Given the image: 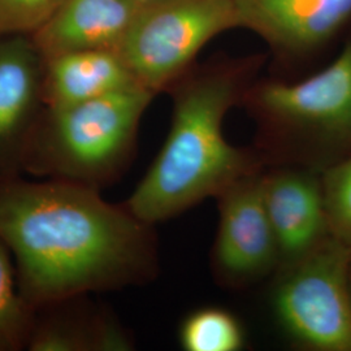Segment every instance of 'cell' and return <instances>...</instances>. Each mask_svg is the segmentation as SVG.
<instances>
[{
    "label": "cell",
    "instance_id": "cell-10",
    "mask_svg": "<svg viewBox=\"0 0 351 351\" xmlns=\"http://www.w3.org/2000/svg\"><path fill=\"white\" fill-rule=\"evenodd\" d=\"M132 336L90 294L49 302L33 310L27 351L133 350Z\"/></svg>",
    "mask_w": 351,
    "mask_h": 351
},
{
    "label": "cell",
    "instance_id": "cell-9",
    "mask_svg": "<svg viewBox=\"0 0 351 351\" xmlns=\"http://www.w3.org/2000/svg\"><path fill=\"white\" fill-rule=\"evenodd\" d=\"M36 52L20 43L0 46V182L24 175L26 150L40 119L43 60Z\"/></svg>",
    "mask_w": 351,
    "mask_h": 351
},
{
    "label": "cell",
    "instance_id": "cell-15",
    "mask_svg": "<svg viewBox=\"0 0 351 351\" xmlns=\"http://www.w3.org/2000/svg\"><path fill=\"white\" fill-rule=\"evenodd\" d=\"M32 315L19 288L12 254L0 239V351L26 350Z\"/></svg>",
    "mask_w": 351,
    "mask_h": 351
},
{
    "label": "cell",
    "instance_id": "cell-11",
    "mask_svg": "<svg viewBox=\"0 0 351 351\" xmlns=\"http://www.w3.org/2000/svg\"><path fill=\"white\" fill-rule=\"evenodd\" d=\"M239 25L278 49L310 50L351 16V0H234Z\"/></svg>",
    "mask_w": 351,
    "mask_h": 351
},
{
    "label": "cell",
    "instance_id": "cell-1",
    "mask_svg": "<svg viewBox=\"0 0 351 351\" xmlns=\"http://www.w3.org/2000/svg\"><path fill=\"white\" fill-rule=\"evenodd\" d=\"M0 239L32 310L73 295L147 285L159 275L155 226L101 190L21 177L0 182Z\"/></svg>",
    "mask_w": 351,
    "mask_h": 351
},
{
    "label": "cell",
    "instance_id": "cell-4",
    "mask_svg": "<svg viewBox=\"0 0 351 351\" xmlns=\"http://www.w3.org/2000/svg\"><path fill=\"white\" fill-rule=\"evenodd\" d=\"M250 101L261 120L254 149L265 165L324 172L351 154V43L319 73L264 84Z\"/></svg>",
    "mask_w": 351,
    "mask_h": 351
},
{
    "label": "cell",
    "instance_id": "cell-19",
    "mask_svg": "<svg viewBox=\"0 0 351 351\" xmlns=\"http://www.w3.org/2000/svg\"><path fill=\"white\" fill-rule=\"evenodd\" d=\"M136 1H138V3H149V1H152V0H136Z\"/></svg>",
    "mask_w": 351,
    "mask_h": 351
},
{
    "label": "cell",
    "instance_id": "cell-5",
    "mask_svg": "<svg viewBox=\"0 0 351 351\" xmlns=\"http://www.w3.org/2000/svg\"><path fill=\"white\" fill-rule=\"evenodd\" d=\"M351 247L335 239L275 275L277 322L304 350L351 351Z\"/></svg>",
    "mask_w": 351,
    "mask_h": 351
},
{
    "label": "cell",
    "instance_id": "cell-6",
    "mask_svg": "<svg viewBox=\"0 0 351 351\" xmlns=\"http://www.w3.org/2000/svg\"><path fill=\"white\" fill-rule=\"evenodd\" d=\"M234 26V0H152L141 5L116 52L139 85L156 94L175 85L206 43Z\"/></svg>",
    "mask_w": 351,
    "mask_h": 351
},
{
    "label": "cell",
    "instance_id": "cell-8",
    "mask_svg": "<svg viewBox=\"0 0 351 351\" xmlns=\"http://www.w3.org/2000/svg\"><path fill=\"white\" fill-rule=\"evenodd\" d=\"M262 191L278 250L277 272L332 237L322 172L297 165H267Z\"/></svg>",
    "mask_w": 351,
    "mask_h": 351
},
{
    "label": "cell",
    "instance_id": "cell-14",
    "mask_svg": "<svg viewBox=\"0 0 351 351\" xmlns=\"http://www.w3.org/2000/svg\"><path fill=\"white\" fill-rule=\"evenodd\" d=\"M178 342L186 351H239L245 346V330L229 311L203 307L184 319Z\"/></svg>",
    "mask_w": 351,
    "mask_h": 351
},
{
    "label": "cell",
    "instance_id": "cell-12",
    "mask_svg": "<svg viewBox=\"0 0 351 351\" xmlns=\"http://www.w3.org/2000/svg\"><path fill=\"white\" fill-rule=\"evenodd\" d=\"M141 5L136 0H65L36 32V50L42 60L75 51H116Z\"/></svg>",
    "mask_w": 351,
    "mask_h": 351
},
{
    "label": "cell",
    "instance_id": "cell-17",
    "mask_svg": "<svg viewBox=\"0 0 351 351\" xmlns=\"http://www.w3.org/2000/svg\"><path fill=\"white\" fill-rule=\"evenodd\" d=\"M65 0H0V36L37 32Z\"/></svg>",
    "mask_w": 351,
    "mask_h": 351
},
{
    "label": "cell",
    "instance_id": "cell-3",
    "mask_svg": "<svg viewBox=\"0 0 351 351\" xmlns=\"http://www.w3.org/2000/svg\"><path fill=\"white\" fill-rule=\"evenodd\" d=\"M155 93L136 84L60 110L46 108L30 138L24 175L107 188L134 160L141 119Z\"/></svg>",
    "mask_w": 351,
    "mask_h": 351
},
{
    "label": "cell",
    "instance_id": "cell-16",
    "mask_svg": "<svg viewBox=\"0 0 351 351\" xmlns=\"http://www.w3.org/2000/svg\"><path fill=\"white\" fill-rule=\"evenodd\" d=\"M330 233L351 247V154L322 172Z\"/></svg>",
    "mask_w": 351,
    "mask_h": 351
},
{
    "label": "cell",
    "instance_id": "cell-2",
    "mask_svg": "<svg viewBox=\"0 0 351 351\" xmlns=\"http://www.w3.org/2000/svg\"><path fill=\"white\" fill-rule=\"evenodd\" d=\"M241 90L239 75L226 69L191 77L177 88L168 136L124 202L130 213L156 226L267 167L254 147L233 146L224 136V119Z\"/></svg>",
    "mask_w": 351,
    "mask_h": 351
},
{
    "label": "cell",
    "instance_id": "cell-13",
    "mask_svg": "<svg viewBox=\"0 0 351 351\" xmlns=\"http://www.w3.org/2000/svg\"><path fill=\"white\" fill-rule=\"evenodd\" d=\"M138 84L112 50L75 51L43 60L42 98L60 110Z\"/></svg>",
    "mask_w": 351,
    "mask_h": 351
},
{
    "label": "cell",
    "instance_id": "cell-7",
    "mask_svg": "<svg viewBox=\"0 0 351 351\" xmlns=\"http://www.w3.org/2000/svg\"><path fill=\"white\" fill-rule=\"evenodd\" d=\"M263 171L242 177L215 198L219 224L211 269L221 287L246 288L278 269L276 239L264 206Z\"/></svg>",
    "mask_w": 351,
    "mask_h": 351
},
{
    "label": "cell",
    "instance_id": "cell-18",
    "mask_svg": "<svg viewBox=\"0 0 351 351\" xmlns=\"http://www.w3.org/2000/svg\"><path fill=\"white\" fill-rule=\"evenodd\" d=\"M349 287H350V297H351V259H350V267H349Z\"/></svg>",
    "mask_w": 351,
    "mask_h": 351
}]
</instances>
